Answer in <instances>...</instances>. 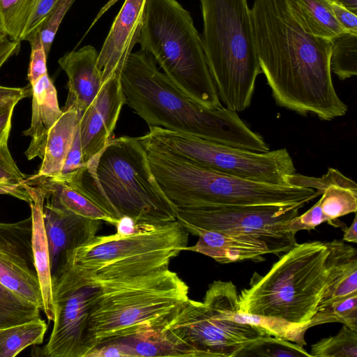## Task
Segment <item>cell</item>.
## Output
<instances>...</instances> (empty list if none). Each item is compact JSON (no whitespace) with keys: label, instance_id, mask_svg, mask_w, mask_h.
<instances>
[{"label":"cell","instance_id":"6da1fadb","mask_svg":"<svg viewBox=\"0 0 357 357\" xmlns=\"http://www.w3.org/2000/svg\"><path fill=\"white\" fill-rule=\"evenodd\" d=\"M250 13L259 66L276 103L325 121L344 116L348 107L333 83L331 40L306 32L287 0H254Z\"/></svg>","mask_w":357,"mask_h":357},{"label":"cell","instance_id":"7a4b0ae2","mask_svg":"<svg viewBox=\"0 0 357 357\" xmlns=\"http://www.w3.org/2000/svg\"><path fill=\"white\" fill-rule=\"evenodd\" d=\"M126 103L149 126L196 136L234 147L264 153L269 147L237 112L206 107L160 71L151 56L131 52L121 74Z\"/></svg>","mask_w":357,"mask_h":357},{"label":"cell","instance_id":"3957f363","mask_svg":"<svg viewBox=\"0 0 357 357\" xmlns=\"http://www.w3.org/2000/svg\"><path fill=\"white\" fill-rule=\"evenodd\" d=\"M328 254V242L296 243L267 273H253L238 294L240 312L258 316L257 324L272 335L303 347L326 286Z\"/></svg>","mask_w":357,"mask_h":357},{"label":"cell","instance_id":"277c9868","mask_svg":"<svg viewBox=\"0 0 357 357\" xmlns=\"http://www.w3.org/2000/svg\"><path fill=\"white\" fill-rule=\"evenodd\" d=\"M68 185L116 222L123 216L152 225L176 220V208L158 183L139 137L112 138Z\"/></svg>","mask_w":357,"mask_h":357},{"label":"cell","instance_id":"5b68a950","mask_svg":"<svg viewBox=\"0 0 357 357\" xmlns=\"http://www.w3.org/2000/svg\"><path fill=\"white\" fill-rule=\"evenodd\" d=\"M98 282L101 291L86 330L87 354L103 343L163 328L189 299L188 286L169 268Z\"/></svg>","mask_w":357,"mask_h":357},{"label":"cell","instance_id":"8992f818","mask_svg":"<svg viewBox=\"0 0 357 357\" xmlns=\"http://www.w3.org/2000/svg\"><path fill=\"white\" fill-rule=\"evenodd\" d=\"M146 152L158 183L176 209L226 205H305L320 196L312 188L256 182L169 154Z\"/></svg>","mask_w":357,"mask_h":357},{"label":"cell","instance_id":"52a82bcc","mask_svg":"<svg viewBox=\"0 0 357 357\" xmlns=\"http://www.w3.org/2000/svg\"><path fill=\"white\" fill-rule=\"evenodd\" d=\"M137 43L191 98L208 108L222 107L202 37L176 0L146 1Z\"/></svg>","mask_w":357,"mask_h":357},{"label":"cell","instance_id":"ba28073f","mask_svg":"<svg viewBox=\"0 0 357 357\" xmlns=\"http://www.w3.org/2000/svg\"><path fill=\"white\" fill-rule=\"evenodd\" d=\"M207 63L226 108L247 109L261 73L247 0H199Z\"/></svg>","mask_w":357,"mask_h":357},{"label":"cell","instance_id":"9c48e42d","mask_svg":"<svg viewBox=\"0 0 357 357\" xmlns=\"http://www.w3.org/2000/svg\"><path fill=\"white\" fill-rule=\"evenodd\" d=\"M163 329L188 357H237L260 337L271 335L245 321L236 287L222 280L208 286L203 302L189 298Z\"/></svg>","mask_w":357,"mask_h":357},{"label":"cell","instance_id":"30bf717a","mask_svg":"<svg viewBox=\"0 0 357 357\" xmlns=\"http://www.w3.org/2000/svg\"><path fill=\"white\" fill-rule=\"evenodd\" d=\"M188 234L176 220L128 236L96 235L73 251L66 265L97 281L151 273L168 268L170 261L185 251Z\"/></svg>","mask_w":357,"mask_h":357},{"label":"cell","instance_id":"8fae6325","mask_svg":"<svg viewBox=\"0 0 357 357\" xmlns=\"http://www.w3.org/2000/svg\"><path fill=\"white\" fill-rule=\"evenodd\" d=\"M139 139L146 150L169 154L215 172L256 182L287 185V176L296 172L285 148L255 152L153 126Z\"/></svg>","mask_w":357,"mask_h":357},{"label":"cell","instance_id":"7c38bea8","mask_svg":"<svg viewBox=\"0 0 357 357\" xmlns=\"http://www.w3.org/2000/svg\"><path fill=\"white\" fill-rule=\"evenodd\" d=\"M305 205H226L176 209V220L189 232L209 230L242 233L265 241L280 256L296 243L288 222Z\"/></svg>","mask_w":357,"mask_h":357},{"label":"cell","instance_id":"4fadbf2b","mask_svg":"<svg viewBox=\"0 0 357 357\" xmlns=\"http://www.w3.org/2000/svg\"><path fill=\"white\" fill-rule=\"evenodd\" d=\"M52 283L55 316L43 354L48 357H85L89 319L100 294L101 284L70 264L52 278Z\"/></svg>","mask_w":357,"mask_h":357},{"label":"cell","instance_id":"5bb4252c","mask_svg":"<svg viewBox=\"0 0 357 357\" xmlns=\"http://www.w3.org/2000/svg\"><path fill=\"white\" fill-rule=\"evenodd\" d=\"M31 234V217L13 223L0 222V282L43 310Z\"/></svg>","mask_w":357,"mask_h":357},{"label":"cell","instance_id":"9a60e30c","mask_svg":"<svg viewBox=\"0 0 357 357\" xmlns=\"http://www.w3.org/2000/svg\"><path fill=\"white\" fill-rule=\"evenodd\" d=\"M126 103L121 75H113L103 83L95 99L81 115L78 130L86 163L112 138L121 109Z\"/></svg>","mask_w":357,"mask_h":357},{"label":"cell","instance_id":"2e32d148","mask_svg":"<svg viewBox=\"0 0 357 357\" xmlns=\"http://www.w3.org/2000/svg\"><path fill=\"white\" fill-rule=\"evenodd\" d=\"M52 278L59 275L74 250L94 237L100 220L79 216L48 203L43 206Z\"/></svg>","mask_w":357,"mask_h":357},{"label":"cell","instance_id":"e0dca14e","mask_svg":"<svg viewBox=\"0 0 357 357\" xmlns=\"http://www.w3.org/2000/svg\"><path fill=\"white\" fill-rule=\"evenodd\" d=\"M146 0H125L98 52V66L105 82L121 75L123 68L137 43Z\"/></svg>","mask_w":357,"mask_h":357},{"label":"cell","instance_id":"ac0fdd59","mask_svg":"<svg viewBox=\"0 0 357 357\" xmlns=\"http://www.w3.org/2000/svg\"><path fill=\"white\" fill-rule=\"evenodd\" d=\"M287 185L315 190L321 198L317 202L328 224L347 228L338 218L356 213L357 185L355 181L334 168H329L321 177L294 173L286 178Z\"/></svg>","mask_w":357,"mask_h":357},{"label":"cell","instance_id":"d6986e66","mask_svg":"<svg viewBox=\"0 0 357 357\" xmlns=\"http://www.w3.org/2000/svg\"><path fill=\"white\" fill-rule=\"evenodd\" d=\"M98 52L91 45L65 54L59 64L68 76V94L63 110L75 109L80 118L103 85L98 66Z\"/></svg>","mask_w":357,"mask_h":357},{"label":"cell","instance_id":"ffe728a7","mask_svg":"<svg viewBox=\"0 0 357 357\" xmlns=\"http://www.w3.org/2000/svg\"><path fill=\"white\" fill-rule=\"evenodd\" d=\"M190 234L199 239L185 250L203 254L221 264L244 260L261 262L265 260L264 255L270 254L266 243L252 235L199 229Z\"/></svg>","mask_w":357,"mask_h":357},{"label":"cell","instance_id":"44dd1931","mask_svg":"<svg viewBox=\"0 0 357 357\" xmlns=\"http://www.w3.org/2000/svg\"><path fill=\"white\" fill-rule=\"evenodd\" d=\"M31 86L32 107L30 127L23 135L31 137L24 154L29 160L44 155L48 133L63 113L59 106L57 92L48 74L43 75Z\"/></svg>","mask_w":357,"mask_h":357},{"label":"cell","instance_id":"7402d4cb","mask_svg":"<svg viewBox=\"0 0 357 357\" xmlns=\"http://www.w3.org/2000/svg\"><path fill=\"white\" fill-rule=\"evenodd\" d=\"M24 188L29 193L31 201L32 222L31 245L36 270L41 289L43 309L49 321H54L55 316L52 295V273L48 243L43 220V206L45 192L43 188L25 182Z\"/></svg>","mask_w":357,"mask_h":357},{"label":"cell","instance_id":"603a6c76","mask_svg":"<svg viewBox=\"0 0 357 357\" xmlns=\"http://www.w3.org/2000/svg\"><path fill=\"white\" fill-rule=\"evenodd\" d=\"M328 243L327 282L317 312L357 294L356 250L343 241L337 239Z\"/></svg>","mask_w":357,"mask_h":357},{"label":"cell","instance_id":"cb8c5ba5","mask_svg":"<svg viewBox=\"0 0 357 357\" xmlns=\"http://www.w3.org/2000/svg\"><path fill=\"white\" fill-rule=\"evenodd\" d=\"M79 119L75 109L63 111L48 133L40 169L29 178H55L59 175L74 141Z\"/></svg>","mask_w":357,"mask_h":357},{"label":"cell","instance_id":"d4e9b609","mask_svg":"<svg viewBox=\"0 0 357 357\" xmlns=\"http://www.w3.org/2000/svg\"><path fill=\"white\" fill-rule=\"evenodd\" d=\"M36 185L45 192L46 203L79 216L105 221L116 225V221L108 216L100 207L70 185L52 178H27L25 181Z\"/></svg>","mask_w":357,"mask_h":357},{"label":"cell","instance_id":"484cf974","mask_svg":"<svg viewBox=\"0 0 357 357\" xmlns=\"http://www.w3.org/2000/svg\"><path fill=\"white\" fill-rule=\"evenodd\" d=\"M290 10L308 33L331 40L345 31L337 20L330 0H287Z\"/></svg>","mask_w":357,"mask_h":357},{"label":"cell","instance_id":"4316f807","mask_svg":"<svg viewBox=\"0 0 357 357\" xmlns=\"http://www.w3.org/2000/svg\"><path fill=\"white\" fill-rule=\"evenodd\" d=\"M112 341L120 344L128 357H188L186 351L170 338L163 328L148 330Z\"/></svg>","mask_w":357,"mask_h":357},{"label":"cell","instance_id":"83f0119b","mask_svg":"<svg viewBox=\"0 0 357 357\" xmlns=\"http://www.w3.org/2000/svg\"><path fill=\"white\" fill-rule=\"evenodd\" d=\"M47 326L40 318L0 328V357H14L25 348L43 342Z\"/></svg>","mask_w":357,"mask_h":357},{"label":"cell","instance_id":"f1b7e54d","mask_svg":"<svg viewBox=\"0 0 357 357\" xmlns=\"http://www.w3.org/2000/svg\"><path fill=\"white\" fill-rule=\"evenodd\" d=\"M37 0H0V33L20 42Z\"/></svg>","mask_w":357,"mask_h":357},{"label":"cell","instance_id":"f546056e","mask_svg":"<svg viewBox=\"0 0 357 357\" xmlns=\"http://www.w3.org/2000/svg\"><path fill=\"white\" fill-rule=\"evenodd\" d=\"M331 70L341 80L357 75V34L342 33L331 40Z\"/></svg>","mask_w":357,"mask_h":357},{"label":"cell","instance_id":"4dcf8cb0","mask_svg":"<svg viewBox=\"0 0 357 357\" xmlns=\"http://www.w3.org/2000/svg\"><path fill=\"white\" fill-rule=\"evenodd\" d=\"M40 310L0 282V328L40 318Z\"/></svg>","mask_w":357,"mask_h":357},{"label":"cell","instance_id":"1f68e13d","mask_svg":"<svg viewBox=\"0 0 357 357\" xmlns=\"http://www.w3.org/2000/svg\"><path fill=\"white\" fill-rule=\"evenodd\" d=\"M312 357L311 354L295 342L280 336L266 335L243 349L237 357Z\"/></svg>","mask_w":357,"mask_h":357},{"label":"cell","instance_id":"d6a6232c","mask_svg":"<svg viewBox=\"0 0 357 357\" xmlns=\"http://www.w3.org/2000/svg\"><path fill=\"white\" fill-rule=\"evenodd\" d=\"M312 357H357V331L344 325L340 332L312 344Z\"/></svg>","mask_w":357,"mask_h":357},{"label":"cell","instance_id":"836d02e7","mask_svg":"<svg viewBox=\"0 0 357 357\" xmlns=\"http://www.w3.org/2000/svg\"><path fill=\"white\" fill-rule=\"evenodd\" d=\"M338 322L357 331V294L347 296L317 311L305 330L326 323Z\"/></svg>","mask_w":357,"mask_h":357},{"label":"cell","instance_id":"e575fe53","mask_svg":"<svg viewBox=\"0 0 357 357\" xmlns=\"http://www.w3.org/2000/svg\"><path fill=\"white\" fill-rule=\"evenodd\" d=\"M27 178L14 161L8 149V140L4 141L0 144V189L29 202L31 197L23 187Z\"/></svg>","mask_w":357,"mask_h":357},{"label":"cell","instance_id":"d590c367","mask_svg":"<svg viewBox=\"0 0 357 357\" xmlns=\"http://www.w3.org/2000/svg\"><path fill=\"white\" fill-rule=\"evenodd\" d=\"M80 143L79 130L77 128L74 141L64 160L59 175L54 180L67 184L72 183L86 168Z\"/></svg>","mask_w":357,"mask_h":357},{"label":"cell","instance_id":"8d00e7d4","mask_svg":"<svg viewBox=\"0 0 357 357\" xmlns=\"http://www.w3.org/2000/svg\"><path fill=\"white\" fill-rule=\"evenodd\" d=\"M75 1L58 0L43 23L38 27L47 56L59 27Z\"/></svg>","mask_w":357,"mask_h":357},{"label":"cell","instance_id":"74e56055","mask_svg":"<svg viewBox=\"0 0 357 357\" xmlns=\"http://www.w3.org/2000/svg\"><path fill=\"white\" fill-rule=\"evenodd\" d=\"M24 40L29 41L31 45V52L27 78L30 85H32L43 75L47 74V55L38 29L27 35Z\"/></svg>","mask_w":357,"mask_h":357},{"label":"cell","instance_id":"f35d334b","mask_svg":"<svg viewBox=\"0 0 357 357\" xmlns=\"http://www.w3.org/2000/svg\"><path fill=\"white\" fill-rule=\"evenodd\" d=\"M162 225V224H161ZM160 225L139 222L129 216H123L116 224V234L128 236L135 234L150 232L155 230Z\"/></svg>","mask_w":357,"mask_h":357},{"label":"cell","instance_id":"ab89813d","mask_svg":"<svg viewBox=\"0 0 357 357\" xmlns=\"http://www.w3.org/2000/svg\"><path fill=\"white\" fill-rule=\"evenodd\" d=\"M58 0H37L35 9L24 31L22 40L43 23Z\"/></svg>","mask_w":357,"mask_h":357},{"label":"cell","instance_id":"60d3db41","mask_svg":"<svg viewBox=\"0 0 357 357\" xmlns=\"http://www.w3.org/2000/svg\"><path fill=\"white\" fill-rule=\"evenodd\" d=\"M333 12L345 32L357 34V15L331 1Z\"/></svg>","mask_w":357,"mask_h":357},{"label":"cell","instance_id":"b9f144b4","mask_svg":"<svg viewBox=\"0 0 357 357\" xmlns=\"http://www.w3.org/2000/svg\"><path fill=\"white\" fill-rule=\"evenodd\" d=\"M17 103V101H11L0 107V144L8 139L13 113Z\"/></svg>","mask_w":357,"mask_h":357},{"label":"cell","instance_id":"7bdbcfd3","mask_svg":"<svg viewBox=\"0 0 357 357\" xmlns=\"http://www.w3.org/2000/svg\"><path fill=\"white\" fill-rule=\"evenodd\" d=\"M31 94V87H8L0 86V107L11 101H17L29 96Z\"/></svg>","mask_w":357,"mask_h":357},{"label":"cell","instance_id":"ee69618b","mask_svg":"<svg viewBox=\"0 0 357 357\" xmlns=\"http://www.w3.org/2000/svg\"><path fill=\"white\" fill-rule=\"evenodd\" d=\"M20 43L0 33V68L10 56L18 52Z\"/></svg>","mask_w":357,"mask_h":357},{"label":"cell","instance_id":"f6af8a7d","mask_svg":"<svg viewBox=\"0 0 357 357\" xmlns=\"http://www.w3.org/2000/svg\"><path fill=\"white\" fill-rule=\"evenodd\" d=\"M343 241L356 243L357 242V216L355 215L354 220L349 227L344 229Z\"/></svg>","mask_w":357,"mask_h":357},{"label":"cell","instance_id":"bcb514c9","mask_svg":"<svg viewBox=\"0 0 357 357\" xmlns=\"http://www.w3.org/2000/svg\"><path fill=\"white\" fill-rule=\"evenodd\" d=\"M357 15V0H330Z\"/></svg>","mask_w":357,"mask_h":357},{"label":"cell","instance_id":"7dc6e473","mask_svg":"<svg viewBox=\"0 0 357 357\" xmlns=\"http://www.w3.org/2000/svg\"><path fill=\"white\" fill-rule=\"evenodd\" d=\"M0 194H7V192L3 190L0 189Z\"/></svg>","mask_w":357,"mask_h":357}]
</instances>
